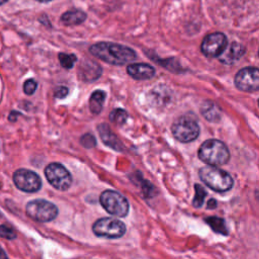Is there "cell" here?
<instances>
[{
    "instance_id": "cell-29",
    "label": "cell",
    "mask_w": 259,
    "mask_h": 259,
    "mask_svg": "<svg viewBox=\"0 0 259 259\" xmlns=\"http://www.w3.org/2000/svg\"><path fill=\"white\" fill-rule=\"evenodd\" d=\"M8 0H0V5H2V4H4L5 2H7Z\"/></svg>"
},
{
    "instance_id": "cell-11",
    "label": "cell",
    "mask_w": 259,
    "mask_h": 259,
    "mask_svg": "<svg viewBox=\"0 0 259 259\" xmlns=\"http://www.w3.org/2000/svg\"><path fill=\"white\" fill-rule=\"evenodd\" d=\"M13 182L18 189L24 192H35L41 186L39 176L35 172L27 169H19L14 172Z\"/></svg>"
},
{
    "instance_id": "cell-7",
    "label": "cell",
    "mask_w": 259,
    "mask_h": 259,
    "mask_svg": "<svg viewBox=\"0 0 259 259\" xmlns=\"http://www.w3.org/2000/svg\"><path fill=\"white\" fill-rule=\"evenodd\" d=\"M125 225L121 221L112 218L99 219L92 227V231L97 237L107 239L120 238L125 233Z\"/></svg>"
},
{
    "instance_id": "cell-19",
    "label": "cell",
    "mask_w": 259,
    "mask_h": 259,
    "mask_svg": "<svg viewBox=\"0 0 259 259\" xmlns=\"http://www.w3.org/2000/svg\"><path fill=\"white\" fill-rule=\"evenodd\" d=\"M205 222L210 226V228L215 232L221 235H227L228 234V229L226 226V223L223 219L218 218V217H208L205 219Z\"/></svg>"
},
{
    "instance_id": "cell-30",
    "label": "cell",
    "mask_w": 259,
    "mask_h": 259,
    "mask_svg": "<svg viewBox=\"0 0 259 259\" xmlns=\"http://www.w3.org/2000/svg\"><path fill=\"white\" fill-rule=\"evenodd\" d=\"M256 196H257V198L259 199V189L256 190Z\"/></svg>"
},
{
    "instance_id": "cell-25",
    "label": "cell",
    "mask_w": 259,
    "mask_h": 259,
    "mask_svg": "<svg viewBox=\"0 0 259 259\" xmlns=\"http://www.w3.org/2000/svg\"><path fill=\"white\" fill-rule=\"evenodd\" d=\"M37 83L33 79H28L23 84V91L27 95H31L36 89Z\"/></svg>"
},
{
    "instance_id": "cell-28",
    "label": "cell",
    "mask_w": 259,
    "mask_h": 259,
    "mask_svg": "<svg viewBox=\"0 0 259 259\" xmlns=\"http://www.w3.org/2000/svg\"><path fill=\"white\" fill-rule=\"evenodd\" d=\"M0 258H7L6 253L3 251V249L0 247Z\"/></svg>"
},
{
    "instance_id": "cell-12",
    "label": "cell",
    "mask_w": 259,
    "mask_h": 259,
    "mask_svg": "<svg viewBox=\"0 0 259 259\" xmlns=\"http://www.w3.org/2000/svg\"><path fill=\"white\" fill-rule=\"evenodd\" d=\"M101 72H102V69L100 68V66L91 60L83 61L78 69L79 78L86 82H91L96 80L97 78L100 77Z\"/></svg>"
},
{
    "instance_id": "cell-10",
    "label": "cell",
    "mask_w": 259,
    "mask_h": 259,
    "mask_svg": "<svg viewBox=\"0 0 259 259\" xmlns=\"http://www.w3.org/2000/svg\"><path fill=\"white\" fill-rule=\"evenodd\" d=\"M228 46L227 36L222 32H212L207 34L200 46L204 56L209 58L219 57Z\"/></svg>"
},
{
    "instance_id": "cell-15",
    "label": "cell",
    "mask_w": 259,
    "mask_h": 259,
    "mask_svg": "<svg viewBox=\"0 0 259 259\" xmlns=\"http://www.w3.org/2000/svg\"><path fill=\"white\" fill-rule=\"evenodd\" d=\"M245 53V48L236 41H233L229 47H226L224 52L219 56L220 61L225 64H232L240 59Z\"/></svg>"
},
{
    "instance_id": "cell-26",
    "label": "cell",
    "mask_w": 259,
    "mask_h": 259,
    "mask_svg": "<svg viewBox=\"0 0 259 259\" xmlns=\"http://www.w3.org/2000/svg\"><path fill=\"white\" fill-rule=\"evenodd\" d=\"M68 94V88L64 86H60L55 91V96L58 98H64Z\"/></svg>"
},
{
    "instance_id": "cell-9",
    "label": "cell",
    "mask_w": 259,
    "mask_h": 259,
    "mask_svg": "<svg viewBox=\"0 0 259 259\" xmlns=\"http://www.w3.org/2000/svg\"><path fill=\"white\" fill-rule=\"evenodd\" d=\"M235 85L238 89L247 92L259 90V69L245 67L235 76Z\"/></svg>"
},
{
    "instance_id": "cell-6",
    "label": "cell",
    "mask_w": 259,
    "mask_h": 259,
    "mask_svg": "<svg viewBox=\"0 0 259 259\" xmlns=\"http://www.w3.org/2000/svg\"><path fill=\"white\" fill-rule=\"evenodd\" d=\"M26 214L37 222L46 223L53 221L58 215V207L45 199H33L25 206Z\"/></svg>"
},
{
    "instance_id": "cell-17",
    "label": "cell",
    "mask_w": 259,
    "mask_h": 259,
    "mask_svg": "<svg viewBox=\"0 0 259 259\" xmlns=\"http://www.w3.org/2000/svg\"><path fill=\"white\" fill-rule=\"evenodd\" d=\"M200 110L203 117L209 121H219L221 119V109L215 103L211 101H204L201 105Z\"/></svg>"
},
{
    "instance_id": "cell-16",
    "label": "cell",
    "mask_w": 259,
    "mask_h": 259,
    "mask_svg": "<svg viewBox=\"0 0 259 259\" xmlns=\"http://www.w3.org/2000/svg\"><path fill=\"white\" fill-rule=\"evenodd\" d=\"M86 17H87L86 13L83 12L82 10L73 9V10H69V11L65 12L61 16V21L65 25H69V26L70 25H78V24L84 22Z\"/></svg>"
},
{
    "instance_id": "cell-18",
    "label": "cell",
    "mask_w": 259,
    "mask_h": 259,
    "mask_svg": "<svg viewBox=\"0 0 259 259\" xmlns=\"http://www.w3.org/2000/svg\"><path fill=\"white\" fill-rule=\"evenodd\" d=\"M105 100V92L102 90L94 91L89 99L90 111L94 114H98L102 110L103 102Z\"/></svg>"
},
{
    "instance_id": "cell-13",
    "label": "cell",
    "mask_w": 259,
    "mask_h": 259,
    "mask_svg": "<svg viewBox=\"0 0 259 259\" xmlns=\"http://www.w3.org/2000/svg\"><path fill=\"white\" fill-rule=\"evenodd\" d=\"M126 71L131 77L136 80L151 79L155 75V69L149 64L136 63L127 66Z\"/></svg>"
},
{
    "instance_id": "cell-1",
    "label": "cell",
    "mask_w": 259,
    "mask_h": 259,
    "mask_svg": "<svg viewBox=\"0 0 259 259\" xmlns=\"http://www.w3.org/2000/svg\"><path fill=\"white\" fill-rule=\"evenodd\" d=\"M89 52L94 57L111 65H124L137 58L136 52L131 48L108 41L92 45L89 48Z\"/></svg>"
},
{
    "instance_id": "cell-4",
    "label": "cell",
    "mask_w": 259,
    "mask_h": 259,
    "mask_svg": "<svg viewBox=\"0 0 259 259\" xmlns=\"http://www.w3.org/2000/svg\"><path fill=\"white\" fill-rule=\"evenodd\" d=\"M171 130L174 138L182 143L192 142L199 135V125L196 119L188 114L180 116L172 124Z\"/></svg>"
},
{
    "instance_id": "cell-8",
    "label": "cell",
    "mask_w": 259,
    "mask_h": 259,
    "mask_svg": "<svg viewBox=\"0 0 259 259\" xmlns=\"http://www.w3.org/2000/svg\"><path fill=\"white\" fill-rule=\"evenodd\" d=\"M45 175L49 183L58 190H67L72 184V176L62 164H49L45 169Z\"/></svg>"
},
{
    "instance_id": "cell-20",
    "label": "cell",
    "mask_w": 259,
    "mask_h": 259,
    "mask_svg": "<svg viewBox=\"0 0 259 259\" xmlns=\"http://www.w3.org/2000/svg\"><path fill=\"white\" fill-rule=\"evenodd\" d=\"M109 119L110 121H112L113 123L115 124H118V125H121L123 124L126 119H127V113L126 111H124L123 109H120V108H116V109H113L110 114H109Z\"/></svg>"
},
{
    "instance_id": "cell-3",
    "label": "cell",
    "mask_w": 259,
    "mask_h": 259,
    "mask_svg": "<svg viewBox=\"0 0 259 259\" xmlns=\"http://www.w3.org/2000/svg\"><path fill=\"white\" fill-rule=\"evenodd\" d=\"M199 177L206 186L218 192L230 190L234 183L233 178L228 172L211 165L202 167L199 170Z\"/></svg>"
},
{
    "instance_id": "cell-31",
    "label": "cell",
    "mask_w": 259,
    "mask_h": 259,
    "mask_svg": "<svg viewBox=\"0 0 259 259\" xmlns=\"http://www.w3.org/2000/svg\"><path fill=\"white\" fill-rule=\"evenodd\" d=\"M36 1H39V2H49L51 0H36Z\"/></svg>"
},
{
    "instance_id": "cell-32",
    "label": "cell",
    "mask_w": 259,
    "mask_h": 259,
    "mask_svg": "<svg viewBox=\"0 0 259 259\" xmlns=\"http://www.w3.org/2000/svg\"><path fill=\"white\" fill-rule=\"evenodd\" d=\"M258 105H259V99H258Z\"/></svg>"
},
{
    "instance_id": "cell-5",
    "label": "cell",
    "mask_w": 259,
    "mask_h": 259,
    "mask_svg": "<svg viewBox=\"0 0 259 259\" xmlns=\"http://www.w3.org/2000/svg\"><path fill=\"white\" fill-rule=\"evenodd\" d=\"M102 207L112 215L125 217L128 212V202L126 198L117 191L105 190L99 197Z\"/></svg>"
},
{
    "instance_id": "cell-2",
    "label": "cell",
    "mask_w": 259,
    "mask_h": 259,
    "mask_svg": "<svg viewBox=\"0 0 259 259\" xmlns=\"http://www.w3.org/2000/svg\"><path fill=\"white\" fill-rule=\"evenodd\" d=\"M198 157L207 165L220 166L229 161L230 152L222 141L210 139L201 144L198 150Z\"/></svg>"
},
{
    "instance_id": "cell-23",
    "label": "cell",
    "mask_w": 259,
    "mask_h": 259,
    "mask_svg": "<svg viewBox=\"0 0 259 259\" xmlns=\"http://www.w3.org/2000/svg\"><path fill=\"white\" fill-rule=\"evenodd\" d=\"M0 237L8 240H13L16 238V233L10 227L0 225Z\"/></svg>"
},
{
    "instance_id": "cell-27",
    "label": "cell",
    "mask_w": 259,
    "mask_h": 259,
    "mask_svg": "<svg viewBox=\"0 0 259 259\" xmlns=\"http://www.w3.org/2000/svg\"><path fill=\"white\" fill-rule=\"evenodd\" d=\"M217 206V201L214 199H209L208 203H207V207L208 208H214Z\"/></svg>"
},
{
    "instance_id": "cell-21",
    "label": "cell",
    "mask_w": 259,
    "mask_h": 259,
    "mask_svg": "<svg viewBox=\"0 0 259 259\" xmlns=\"http://www.w3.org/2000/svg\"><path fill=\"white\" fill-rule=\"evenodd\" d=\"M205 196H206V191L204 190V188L199 184H195V195L193 198V206L200 207L204 202Z\"/></svg>"
},
{
    "instance_id": "cell-14",
    "label": "cell",
    "mask_w": 259,
    "mask_h": 259,
    "mask_svg": "<svg viewBox=\"0 0 259 259\" xmlns=\"http://www.w3.org/2000/svg\"><path fill=\"white\" fill-rule=\"evenodd\" d=\"M97 128H98V133H99V135H100V138H101L102 142H103L106 146H108V147H110V148H112V149H114V150H116V151H122V150H123V145H122V143H121V142L118 140V138L110 131L109 126H108L106 123H101V124H99Z\"/></svg>"
},
{
    "instance_id": "cell-24",
    "label": "cell",
    "mask_w": 259,
    "mask_h": 259,
    "mask_svg": "<svg viewBox=\"0 0 259 259\" xmlns=\"http://www.w3.org/2000/svg\"><path fill=\"white\" fill-rule=\"evenodd\" d=\"M80 143L85 148H93L96 145V140L91 134H85L81 137Z\"/></svg>"
},
{
    "instance_id": "cell-22",
    "label": "cell",
    "mask_w": 259,
    "mask_h": 259,
    "mask_svg": "<svg viewBox=\"0 0 259 259\" xmlns=\"http://www.w3.org/2000/svg\"><path fill=\"white\" fill-rule=\"evenodd\" d=\"M59 61L61 63V65L66 68V69H71L75 62L77 61V58L75 55L73 54H64V53H60L59 54Z\"/></svg>"
}]
</instances>
